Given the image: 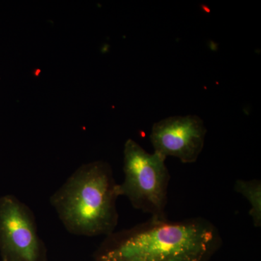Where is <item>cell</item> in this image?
I'll use <instances>...</instances> for the list:
<instances>
[{"mask_svg":"<svg viewBox=\"0 0 261 261\" xmlns=\"http://www.w3.org/2000/svg\"><path fill=\"white\" fill-rule=\"evenodd\" d=\"M166 158L149 153L135 141H126L123 149L124 178L118 185V195L124 196L137 210L152 219H167L168 188L171 179Z\"/></svg>","mask_w":261,"mask_h":261,"instance_id":"3","label":"cell"},{"mask_svg":"<svg viewBox=\"0 0 261 261\" xmlns=\"http://www.w3.org/2000/svg\"><path fill=\"white\" fill-rule=\"evenodd\" d=\"M2 261H46L47 248L28 205L14 195L0 197Z\"/></svg>","mask_w":261,"mask_h":261,"instance_id":"4","label":"cell"},{"mask_svg":"<svg viewBox=\"0 0 261 261\" xmlns=\"http://www.w3.org/2000/svg\"><path fill=\"white\" fill-rule=\"evenodd\" d=\"M207 129L195 115L168 117L152 126L149 135L154 152L183 163L197 161L205 145Z\"/></svg>","mask_w":261,"mask_h":261,"instance_id":"5","label":"cell"},{"mask_svg":"<svg viewBox=\"0 0 261 261\" xmlns=\"http://www.w3.org/2000/svg\"><path fill=\"white\" fill-rule=\"evenodd\" d=\"M234 191L243 195L250 203L249 215L253 226H261V181L255 178L251 180L238 179L234 183Z\"/></svg>","mask_w":261,"mask_h":261,"instance_id":"6","label":"cell"},{"mask_svg":"<svg viewBox=\"0 0 261 261\" xmlns=\"http://www.w3.org/2000/svg\"><path fill=\"white\" fill-rule=\"evenodd\" d=\"M118 185L109 163L94 161L72 173L51 196L50 203L68 232L107 237L118 223Z\"/></svg>","mask_w":261,"mask_h":261,"instance_id":"2","label":"cell"},{"mask_svg":"<svg viewBox=\"0 0 261 261\" xmlns=\"http://www.w3.org/2000/svg\"><path fill=\"white\" fill-rule=\"evenodd\" d=\"M96 261H205L221 243L208 220L152 219L106 237Z\"/></svg>","mask_w":261,"mask_h":261,"instance_id":"1","label":"cell"}]
</instances>
